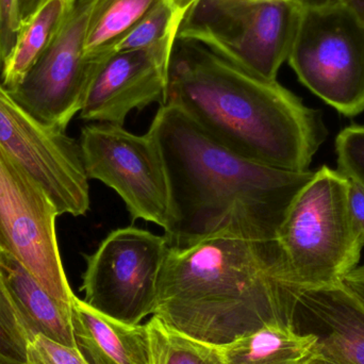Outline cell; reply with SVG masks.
I'll return each instance as SVG.
<instances>
[{
	"mask_svg": "<svg viewBox=\"0 0 364 364\" xmlns=\"http://www.w3.org/2000/svg\"><path fill=\"white\" fill-rule=\"evenodd\" d=\"M149 132L170 188L168 247L215 235L274 244L289 208L314 172H290L247 159L216 142L179 109L160 106Z\"/></svg>",
	"mask_w": 364,
	"mask_h": 364,
	"instance_id": "1",
	"label": "cell"
},
{
	"mask_svg": "<svg viewBox=\"0 0 364 364\" xmlns=\"http://www.w3.org/2000/svg\"><path fill=\"white\" fill-rule=\"evenodd\" d=\"M164 105L230 151L280 170L307 172L324 141L316 111L292 92L194 41H175Z\"/></svg>",
	"mask_w": 364,
	"mask_h": 364,
	"instance_id": "2",
	"label": "cell"
},
{
	"mask_svg": "<svg viewBox=\"0 0 364 364\" xmlns=\"http://www.w3.org/2000/svg\"><path fill=\"white\" fill-rule=\"evenodd\" d=\"M275 259V243L233 235L168 247L153 316L218 348L265 325H295L299 292L277 279Z\"/></svg>",
	"mask_w": 364,
	"mask_h": 364,
	"instance_id": "3",
	"label": "cell"
},
{
	"mask_svg": "<svg viewBox=\"0 0 364 364\" xmlns=\"http://www.w3.org/2000/svg\"><path fill=\"white\" fill-rule=\"evenodd\" d=\"M348 178L323 166L289 208L275 240V275L296 291L342 284L363 246L348 208Z\"/></svg>",
	"mask_w": 364,
	"mask_h": 364,
	"instance_id": "4",
	"label": "cell"
},
{
	"mask_svg": "<svg viewBox=\"0 0 364 364\" xmlns=\"http://www.w3.org/2000/svg\"><path fill=\"white\" fill-rule=\"evenodd\" d=\"M301 13L294 0H197L184 13L176 38L200 43L256 76L277 80Z\"/></svg>",
	"mask_w": 364,
	"mask_h": 364,
	"instance_id": "5",
	"label": "cell"
},
{
	"mask_svg": "<svg viewBox=\"0 0 364 364\" xmlns=\"http://www.w3.org/2000/svg\"><path fill=\"white\" fill-rule=\"evenodd\" d=\"M288 62L299 80L338 112H363L364 23L346 4L303 9Z\"/></svg>",
	"mask_w": 364,
	"mask_h": 364,
	"instance_id": "6",
	"label": "cell"
},
{
	"mask_svg": "<svg viewBox=\"0 0 364 364\" xmlns=\"http://www.w3.org/2000/svg\"><path fill=\"white\" fill-rule=\"evenodd\" d=\"M168 250L164 235L132 226L111 231L93 254L85 256L83 301L111 318L141 324L155 312Z\"/></svg>",
	"mask_w": 364,
	"mask_h": 364,
	"instance_id": "7",
	"label": "cell"
},
{
	"mask_svg": "<svg viewBox=\"0 0 364 364\" xmlns=\"http://www.w3.org/2000/svg\"><path fill=\"white\" fill-rule=\"evenodd\" d=\"M57 208L45 191L0 147V250L16 258L62 306L73 309L58 243Z\"/></svg>",
	"mask_w": 364,
	"mask_h": 364,
	"instance_id": "8",
	"label": "cell"
},
{
	"mask_svg": "<svg viewBox=\"0 0 364 364\" xmlns=\"http://www.w3.org/2000/svg\"><path fill=\"white\" fill-rule=\"evenodd\" d=\"M79 146L87 178L114 190L132 220L166 228L170 220L168 175L151 132L138 136L124 126L89 124L81 130Z\"/></svg>",
	"mask_w": 364,
	"mask_h": 364,
	"instance_id": "9",
	"label": "cell"
},
{
	"mask_svg": "<svg viewBox=\"0 0 364 364\" xmlns=\"http://www.w3.org/2000/svg\"><path fill=\"white\" fill-rule=\"evenodd\" d=\"M0 147L40 184L60 215L81 216L89 211V178L79 143L66 132L34 119L1 82Z\"/></svg>",
	"mask_w": 364,
	"mask_h": 364,
	"instance_id": "10",
	"label": "cell"
},
{
	"mask_svg": "<svg viewBox=\"0 0 364 364\" xmlns=\"http://www.w3.org/2000/svg\"><path fill=\"white\" fill-rule=\"evenodd\" d=\"M95 0H76L50 46L11 97L30 115L49 127L66 132L80 113L90 83L102 60L85 55L90 15Z\"/></svg>",
	"mask_w": 364,
	"mask_h": 364,
	"instance_id": "11",
	"label": "cell"
},
{
	"mask_svg": "<svg viewBox=\"0 0 364 364\" xmlns=\"http://www.w3.org/2000/svg\"><path fill=\"white\" fill-rule=\"evenodd\" d=\"M175 40L149 48L115 51L100 62L79 117L124 126L134 110L166 102Z\"/></svg>",
	"mask_w": 364,
	"mask_h": 364,
	"instance_id": "12",
	"label": "cell"
},
{
	"mask_svg": "<svg viewBox=\"0 0 364 364\" xmlns=\"http://www.w3.org/2000/svg\"><path fill=\"white\" fill-rule=\"evenodd\" d=\"M318 338V353L344 364H364V306L343 284L299 291L295 324Z\"/></svg>",
	"mask_w": 364,
	"mask_h": 364,
	"instance_id": "13",
	"label": "cell"
},
{
	"mask_svg": "<svg viewBox=\"0 0 364 364\" xmlns=\"http://www.w3.org/2000/svg\"><path fill=\"white\" fill-rule=\"evenodd\" d=\"M73 327L79 350L91 364H149L146 324H129L75 297Z\"/></svg>",
	"mask_w": 364,
	"mask_h": 364,
	"instance_id": "14",
	"label": "cell"
},
{
	"mask_svg": "<svg viewBox=\"0 0 364 364\" xmlns=\"http://www.w3.org/2000/svg\"><path fill=\"white\" fill-rule=\"evenodd\" d=\"M0 274L23 321L28 341L41 333L64 346L78 348L72 310L55 301L16 258L2 250Z\"/></svg>",
	"mask_w": 364,
	"mask_h": 364,
	"instance_id": "15",
	"label": "cell"
},
{
	"mask_svg": "<svg viewBox=\"0 0 364 364\" xmlns=\"http://www.w3.org/2000/svg\"><path fill=\"white\" fill-rule=\"evenodd\" d=\"M224 364H310L318 353V338L294 324L265 325L220 346Z\"/></svg>",
	"mask_w": 364,
	"mask_h": 364,
	"instance_id": "16",
	"label": "cell"
},
{
	"mask_svg": "<svg viewBox=\"0 0 364 364\" xmlns=\"http://www.w3.org/2000/svg\"><path fill=\"white\" fill-rule=\"evenodd\" d=\"M76 0H46L21 25L16 42L1 68V85L14 89L55 40Z\"/></svg>",
	"mask_w": 364,
	"mask_h": 364,
	"instance_id": "17",
	"label": "cell"
},
{
	"mask_svg": "<svg viewBox=\"0 0 364 364\" xmlns=\"http://www.w3.org/2000/svg\"><path fill=\"white\" fill-rule=\"evenodd\" d=\"M160 0H95L85 36L89 59L102 60Z\"/></svg>",
	"mask_w": 364,
	"mask_h": 364,
	"instance_id": "18",
	"label": "cell"
},
{
	"mask_svg": "<svg viewBox=\"0 0 364 364\" xmlns=\"http://www.w3.org/2000/svg\"><path fill=\"white\" fill-rule=\"evenodd\" d=\"M149 364H224L218 346L192 339L153 316L146 324Z\"/></svg>",
	"mask_w": 364,
	"mask_h": 364,
	"instance_id": "19",
	"label": "cell"
},
{
	"mask_svg": "<svg viewBox=\"0 0 364 364\" xmlns=\"http://www.w3.org/2000/svg\"><path fill=\"white\" fill-rule=\"evenodd\" d=\"M183 15L170 0H160L127 34L115 45V51L149 48L175 40Z\"/></svg>",
	"mask_w": 364,
	"mask_h": 364,
	"instance_id": "20",
	"label": "cell"
},
{
	"mask_svg": "<svg viewBox=\"0 0 364 364\" xmlns=\"http://www.w3.org/2000/svg\"><path fill=\"white\" fill-rule=\"evenodd\" d=\"M28 335L0 274V364H23Z\"/></svg>",
	"mask_w": 364,
	"mask_h": 364,
	"instance_id": "21",
	"label": "cell"
},
{
	"mask_svg": "<svg viewBox=\"0 0 364 364\" xmlns=\"http://www.w3.org/2000/svg\"><path fill=\"white\" fill-rule=\"evenodd\" d=\"M339 172L364 188V126H350L336 140Z\"/></svg>",
	"mask_w": 364,
	"mask_h": 364,
	"instance_id": "22",
	"label": "cell"
},
{
	"mask_svg": "<svg viewBox=\"0 0 364 364\" xmlns=\"http://www.w3.org/2000/svg\"><path fill=\"white\" fill-rule=\"evenodd\" d=\"M23 364H91L79 348L64 346L46 336H33L28 341Z\"/></svg>",
	"mask_w": 364,
	"mask_h": 364,
	"instance_id": "23",
	"label": "cell"
},
{
	"mask_svg": "<svg viewBox=\"0 0 364 364\" xmlns=\"http://www.w3.org/2000/svg\"><path fill=\"white\" fill-rule=\"evenodd\" d=\"M19 29L16 0H0V70L16 42Z\"/></svg>",
	"mask_w": 364,
	"mask_h": 364,
	"instance_id": "24",
	"label": "cell"
},
{
	"mask_svg": "<svg viewBox=\"0 0 364 364\" xmlns=\"http://www.w3.org/2000/svg\"><path fill=\"white\" fill-rule=\"evenodd\" d=\"M348 208L353 229L364 247V188L348 178Z\"/></svg>",
	"mask_w": 364,
	"mask_h": 364,
	"instance_id": "25",
	"label": "cell"
},
{
	"mask_svg": "<svg viewBox=\"0 0 364 364\" xmlns=\"http://www.w3.org/2000/svg\"><path fill=\"white\" fill-rule=\"evenodd\" d=\"M342 284L348 288L353 295L360 301L364 306V264L355 267Z\"/></svg>",
	"mask_w": 364,
	"mask_h": 364,
	"instance_id": "26",
	"label": "cell"
},
{
	"mask_svg": "<svg viewBox=\"0 0 364 364\" xmlns=\"http://www.w3.org/2000/svg\"><path fill=\"white\" fill-rule=\"evenodd\" d=\"M44 1L46 0H16L17 18L21 27Z\"/></svg>",
	"mask_w": 364,
	"mask_h": 364,
	"instance_id": "27",
	"label": "cell"
},
{
	"mask_svg": "<svg viewBox=\"0 0 364 364\" xmlns=\"http://www.w3.org/2000/svg\"><path fill=\"white\" fill-rule=\"evenodd\" d=\"M303 9L323 8L340 4L342 0H294Z\"/></svg>",
	"mask_w": 364,
	"mask_h": 364,
	"instance_id": "28",
	"label": "cell"
},
{
	"mask_svg": "<svg viewBox=\"0 0 364 364\" xmlns=\"http://www.w3.org/2000/svg\"><path fill=\"white\" fill-rule=\"evenodd\" d=\"M342 4L350 9L364 23V0H342Z\"/></svg>",
	"mask_w": 364,
	"mask_h": 364,
	"instance_id": "29",
	"label": "cell"
},
{
	"mask_svg": "<svg viewBox=\"0 0 364 364\" xmlns=\"http://www.w3.org/2000/svg\"><path fill=\"white\" fill-rule=\"evenodd\" d=\"M170 1L174 4L175 8H176L182 15H184V13H186L197 0H170Z\"/></svg>",
	"mask_w": 364,
	"mask_h": 364,
	"instance_id": "30",
	"label": "cell"
},
{
	"mask_svg": "<svg viewBox=\"0 0 364 364\" xmlns=\"http://www.w3.org/2000/svg\"><path fill=\"white\" fill-rule=\"evenodd\" d=\"M310 364H344L340 363V361L335 360V359L331 358V357L325 356V355L320 354L318 353L316 358L311 361Z\"/></svg>",
	"mask_w": 364,
	"mask_h": 364,
	"instance_id": "31",
	"label": "cell"
},
{
	"mask_svg": "<svg viewBox=\"0 0 364 364\" xmlns=\"http://www.w3.org/2000/svg\"><path fill=\"white\" fill-rule=\"evenodd\" d=\"M0 252H1V250H0Z\"/></svg>",
	"mask_w": 364,
	"mask_h": 364,
	"instance_id": "32",
	"label": "cell"
}]
</instances>
